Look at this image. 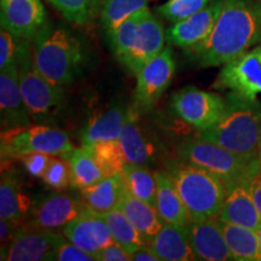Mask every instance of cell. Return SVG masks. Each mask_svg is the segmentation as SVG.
<instances>
[{"mask_svg": "<svg viewBox=\"0 0 261 261\" xmlns=\"http://www.w3.org/2000/svg\"><path fill=\"white\" fill-rule=\"evenodd\" d=\"M261 44V2L223 0L213 29L201 44L187 48L189 60L202 68L220 67Z\"/></svg>", "mask_w": 261, "mask_h": 261, "instance_id": "obj_1", "label": "cell"}, {"mask_svg": "<svg viewBox=\"0 0 261 261\" xmlns=\"http://www.w3.org/2000/svg\"><path fill=\"white\" fill-rule=\"evenodd\" d=\"M35 67L51 83L68 86L81 75L86 62L83 42L65 24L47 21L33 38Z\"/></svg>", "mask_w": 261, "mask_h": 261, "instance_id": "obj_2", "label": "cell"}, {"mask_svg": "<svg viewBox=\"0 0 261 261\" xmlns=\"http://www.w3.org/2000/svg\"><path fill=\"white\" fill-rule=\"evenodd\" d=\"M224 114L213 126L198 130L197 138L240 154H259L261 102L230 91Z\"/></svg>", "mask_w": 261, "mask_h": 261, "instance_id": "obj_3", "label": "cell"}, {"mask_svg": "<svg viewBox=\"0 0 261 261\" xmlns=\"http://www.w3.org/2000/svg\"><path fill=\"white\" fill-rule=\"evenodd\" d=\"M166 172L172 178L191 220L218 218L227 195L226 184L213 173L184 160H169Z\"/></svg>", "mask_w": 261, "mask_h": 261, "instance_id": "obj_4", "label": "cell"}, {"mask_svg": "<svg viewBox=\"0 0 261 261\" xmlns=\"http://www.w3.org/2000/svg\"><path fill=\"white\" fill-rule=\"evenodd\" d=\"M179 159L219 177L227 190L248 185L261 171L259 154H240L202 139L185 140L177 146Z\"/></svg>", "mask_w": 261, "mask_h": 261, "instance_id": "obj_5", "label": "cell"}, {"mask_svg": "<svg viewBox=\"0 0 261 261\" xmlns=\"http://www.w3.org/2000/svg\"><path fill=\"white\" fill-rule=\"evenodd\" d=\"M16 62L21 92L32 119L38 123L54 122L65 106L64 87L51 83L35 67L32 40L24 39Z\"/></svg>", "mask_w": 261, "mask_h": 261, "instance_id": "obj_6", "label": "cell"}, {"mask_svg": "<svg viewBox=\"0 0 261 261\" xmlns=\"http://www.w3.org/2000/svg\"><path fill=\"white\" fill-rule=\"evenodd\" d=\"M74 149L75 146L70 143L67 133L46 125L5 130L2 133L0 142V156L3 165L32 152H45L65 158Z\"/></svg>", "mask_w": 261, "mask_h": 261, "instance_id": "obj_7", "label": "cell"}, {"mask_svg": "<svg viewBox=\"0 0 261 261\" xmlns=\"http://www.w3.org/2000/svg\"><path fill=\"white\" fill-rule=\"evenodd\" d=\"M225 107V98L194 86L184 87L172 96V109L175 115L198 130L213 126L224 114Z\"/></svg>", "mask_w": 261, "mask_h": 261, "instance_id": "obj_8", "label": "cell"}, {"mask_svg": "<svg viewBox=\"0 0 261 261\" xmlns=\"http://www.w3.org/2000/svg\"><path fill=\"white\" fill-rule=\"evenodd\" d=\"M175 73V61L169 46L151 61L148 62L137 74L135 102L139 112H149L168 86Z\"/></svg>", "mask_w": 261, "mask_h": 261, "instance_id": "obj_9", "label": "cell"}, {"mask_svg": "<svg viewBox=\"0 0 261 261\" xmlns=\"http://www.w3.org/2000/svg\"><path fill=\"white\" fill-rule=\"evenodd\" d=\"M215 90H227L247 98L261 93V45L223 65L217 80Z\"/></svg>", "mask_w": 261, "mask_h": 261, "instance_id": "obj_10", "label": "cell"}, {"mask_svg": "<svg viewBox=\"0 0 261 261\" xmlns=\"http://www.w3.org/2000/svg\"><path fill=\"white\" fill-rule=\"evenodd\" d=\"M64 234L23 224L8 244L2 247V260L41 261L50 260L55 248Z\"/></svg>", "mask_w": 261, "mask_h": 261, "instance_id": "obj_11", "label": "cell"}, {"mask_svg": "<svg viewBox=\"0 0 261 261\" xmlns=\"http://www.w3.org/2000/svg\"><path fill=\"white\" fill-rule=\"evenodd\" d=\"M0 119L3 132L24 128L33 120L21 92L17 62L0 68Z\"/></svg>", "mask_w": 261, "mask_h": 261, "instance_id": "obj_12", "label": "cell"}, {"mask_svg": "<svg viewBox=\"0 0 261 261\" xmlns=\"http://www.w3.org/2000/svg\"><path fill=\"white\" fill-rule=\"evenodd\" d=\"M47 21L40 0H0L2 28L16 37L33 40Z\"/></svg>", "mask_w": 261, "mask_h": 261, "instance_id": "obj_13", "label": "cell"}, {"mask_svg": "<svg viewBox=\"0 0 261 261\" xmlns=\"http://www.w3.org/2000/svg\"><path fill=\"white\" fill-rule=\"evenodd\" d=\"M184 227L196 260H233L224 238L220 220L218 218L190 220Z\"/></svg>", "mask_w": 261, "mask_h": 261, "instance_id": "obj_14", "label": "cell"}, {"mask_svg": "<svg viewBox=\"0 0 261 261\" xmlns=\"http://www.w3.org/2000/svg\"><path fill=\"white\" fill-rule=\"evenodd\" d=\"M221 8L223 0H212L205 8L191 15L190 17L177 23H172L166 31V40L169 45L184 50L201 44L213 29Z\"/></svg>", "mask_w": 261, "mask_h": 261, "instance_id": "obj_15", "label": "cell"}, {"mask_svg": "<svg viewBox=\"0 0 261 261\" xmlns=\"http://www.w3.org/2000/svg\"><path fill=\"white\" fill-rule=\"evenodd\" d=\"M62 233L93 257L100 249L114 242L109 226L102 215L89 208L65 225Z\"/></svg>", "mask_w": 261, "mask_h": 261, "instance_id": "obj_16", "label": "cell"}, {"mask_svg": "<svg viewBox=\"0 0 261 261\" xmlns=\"http://www.w3.org/2000/svg\"><path fill=\"white\" fill-rule=\"evenodd\" d=\"M85 210L86 205L83 201L75 200L67 194H54L33 207L24 224L46 230H58Z\"/></svg>", "mask_w": 261, "mask_h": 261, "instance_id": "obj_17", "label": "cell"}, {"mask_svg": "<svg viewBox=\"0 0 261 261\" xmlns=\"http://www.w3.org/2000/svg\"><path fill=\"white\" fill-rule=\"evenodd\" d=\"M166 31L158 16L151 11L142 19L137 38L123 65L130 73L137 75L144 65L155 58L165 48Z\"/></svg>", "mask_w": 261, "mask_h": 261, "instance_id": "obj_18", "label": "cell"}, {"mask_svg": "<svg viewBox=\"0 0 261 261\" xmlns=\"http://www.w3.org/2000/svg\"><path fill=\"white\" fill-rule=\"evenodd\" d=\"M14 172L3 171L0 180V218L23 225L34 207Z\"/></svg>", "mask_w": 261, "mask_h": 261, "instance_id": "obj_19", "label": "cell"}, {"mask_svg": "<svg viewBox=\"0 0 261 261\" xmlns=\"http://www.w3.org/2000/svg\"><path fill=\"white\" fill-rule=\"evenodd\" d=\"M117 208H120L125 213L146 244L152 242V240L165 224L154 205L140 200L128 190V188H126L123 192Z\"/></svg>", "mask_w": 261, "mask_h": 261, "instance_id": "obj_20", "label": "cell"}, {"mask_svg": "<svg viewBox=\"0 0 261 261\" xmlns=\"http://www.w3.org/2000/svg\"><path fill=\"white\" fill-rule=\"evenodd\" d=\"M218 219L252 230H256L260 226L261 215L246 184L227 190L224 207Z\"/></svg>", "mask_w": 261, "mask_h": 261, "instance_id": "obj_21", "label": "cell"}, {"mask_svg": "<svg viewBox=\"0 0 261 261\" xmlns=\"http://www.w3.org/2000/svg\"><path fill=\"white\" fill-rule=\"evenodd\" d=\"M119 142L122 146L127 161L145 166H149L154 161V142L150 140V137L139 125L136 110L129 109L127 112L126 121L122 127Z\"/></svg>", "mask_w": 261, "mask_h": 261, "instance_id": "obj_22", "label": "cell"}, {"mask_svg": "<svg viewBox=\"0 0 261 261\" xmlns=\"http://www.w3.org/2000/svg\"><path fill=\"white\" fill-rule=\"evenodd\" d=\"M156 178V211L165 223L185 226L190 221L187 207L175 188L172 178L166 171H155Z\"/></svg>", "mask_w": 261, "mask_h": 261, "instance_id": "obj_23", "label": "cell"}, {"mask_svg": "<svg viewBox=\"0 0 261 261\" xmlns=\"http://www.w3.org/2000/svg\"><path fill=\"white\" fill-rule=\"evenodd\" d=\"M126 108L122 104H115L93 117L81 129V144L91 145L98 142L119 140L127 116Z\"/></svg>", "mask_w": 261, "mask_h": 261, "instance_id": "obj_24", "label": "cell"}, {"mask_svg": "<svg viewBox=\"0 0 261 261\" xmlns=\"http://www.w3.org/2000/svg\"><path fill=\"white\" fill-rule=\"evenodd\" d=\"M149 246L160 261L196 260L184 226L165 223Z\"/></svg>", "mask_w": 261, "mask_h": 261, "instance_id": "obj_25", "label": "cell"}, {"mask_svg": "<svg viewBox=\"0 0 261 261\" xmlns=\"http://www.w3.org/2000/svg\"><path fill=\"white\" fill-rule=\"evenodd\" d=\"M127 188L122 172L109 175L89 188L81 189V201L86 208L106 213L117 208Z\"/></svg>", "mask_w": 261, "mask_h": 261, "instance_id": "obj_26", "label": "cell"}, {"mask_svg": "<svg viewBox=\"0 0 261 261\" xmlns=\"http://www.w3.org/2000/svg\"><path fill=\"white\" fill-rule=\"evenodd\" d=\"M220 225L233 260L261 261V249L256 230L221 220Z\"/></svg>", "mask_w": 261, "mask_h": 261, "instance_id": "obj_27", "label": "cell"}, {"mask_svg": "<svg viewBox=\"0 0 261 261\" xmlns=\"http://www.w3.org/2000/svg\"><path fill=\"white\" fill-rule=\"evenodd\" d=\"M64 159L69 163L70 185L75 189L81 190L89 188L106 178L93 155L86 146L75 148Z\"/></svg>", "mask_w": 261, "mask_h": 261, "instance_id": "obj_28", "label": "cell"}, {"mask_svg": "<svg viewBox=\"0 0 261 261\" xmlns=\"http://www.w3.org/2000/svg\"><path fill=\"white\" fill-rule=\"evenodd\" d=\"M149 11L150 9L146 6V8L135 12L129 17H127L121 24L117 25L112 34L108 37L114 56L122 64L125 63L127 57L129 56L130 50L135 45L140 22Z\"/></svg>", "mask_w": 261, "mask_h": 261, "instance_id": "obj_29", "label": "cell"}, {"mask_svg": "<svg viewBox=\"0 0 261 261\" xmlns=\"http://www.w3.org/2000/svg\"><path fill=\"white\" fill-rule=\"evenodd\" d=\"M122 174L125 177L128 190L140 200L156 205V178L155 172L150 171L148 166L126 161Z\"/></svg>", "mask_w": 261, "mask_h": 261, "instance_id": "obj_30", "label": "cell"}, {"mask_svg": "<svg viewBox=\"0 0 261 261\" xmlns=\"http://www.w3.org/2000/svg\"><path fill=\"white\" fill-rule=\"evenodd\" d=\"M100 215L109 226L114 242L120 244L128 254L139 246L146 244L137 228L120 208H114L106 213H100Z\"/></svg>", "mask_w": 261, "mask_h": 261, "instance_id": "obj_31", "label": "cell"}, {"mask_svg": "<svg viewBox=\"0 0 261 261\" xmlns=\"http://www.w3.org/2000/svg\"><path fill=\"white\" fill-rule=\"evenodd\" d=\"M146 6L148 0H102L99 19L107 38L127 17Z\"/></svg>", "mask_w": 261, "mask_h": 261, "instance_id": "obj_32", "label": "cell"}, {"mask_svg": "<svg viewBox=\"0 0 261 261\" xmlns=\"http://www.w3.org/2000/svg\"><path fill=\"white\" fill-rule=\"evenodd\" d=\"M68 22L90 24L99 16L102 0H46Z\"/></svg>", "mask_w": 261, "mask_h": 261, "instance_id": "obj_33", "label": "cell"}, {"mask_svg": "<svg viewBox=\"0 0 261 261\" xmlns=\"http://www.w3.org/2000/svg\"><path fill=\"white\" fill-rule=\"evenodd\" d=\"M90 150L94 160L104 173V177L122 172L126 163V156L119 140L98 142L91 145H84Z\"/></svg>", "mask_w": 261, "mask_h": 261, "instance_id": "obj_34", "label": "cell"}, {"mask_svg": "<svg viewBox=\"0 0 261 261\" xmlns=\"http://www.w3.org/2000/svg\"><path fill=\"white\" fill-rule=\"evenodd\" d=\"M211 2L212 0H168L156 8V14L171 23H177L205 8Z\"/></svg>", "mask_w": 261, "mask_h": 261, "instance_id": "obj_35", "label": "cell"}, {"mask_svg": "<svg viewBox=\"0 0 261 261\" xmlns=\"http://www.w3.org/2000/svg\"><path fill=\"white\" fill-rule=\"evenodd\" d=\"M44 181L46 182L48 187L56 189V190H62L70 185V168L69 163L64 160L54 158L52 156L48 167L45 172Z\"/></svg>", "mask_w": 261, "mask_h": 261, "instance_id": "obj_36", "label": "cell"}, {"mask_svg": "<svg viewBox=\"0 0 261 261\" xmlns=\"http://www.w3.org/2000/svg\"><path fill=\"white\" fill-rule=\"evenodd\" d=\"M52 261H96L94 257L91 254L86 253L85 250L81 249L70 242L67 237L63 236L61 238V241L55 248L54 253L50 257Z\"/></svg>", "mask_w": 261, "mask_h": 261, "instance_id": "obj_37", "label": "cell"}, {"mask_svg": "<svg viewBox=\"0 0 261 261\" xmlns=\"http://www.w3.org/2000/svg\"><path fill=\"white\" fill-rule=\"evenodd\" d=\"M24 39L2 28L0 32V68H4L11 62H16L19 48Z\"/></svg>", "mask_w": 261, "mask_h": 261, "instance_id": "obj_38", "label": "cell"}, {"mask_svg": "<svg viewBox=\"0 0 261 261\" xmlns=\"http://www.w3.org/2000/svg\"><path fill=\"white\" fill-rule=\"evenodd\" d=\"M52 156L50 154H45V152H32L22 156L21 161L23 163L25 171L33 177H44L45 172L48 167Z\"/></svg>", "mask_w": 261, "mask_h": 261, "instance_id": "obj_39", "label": "cell"}, {"mask_svg": "<svg viewBox=\"0 0 261 261\" xmlns=\"http://www.w3.org/2000/svg\"><path fill=\"white\" fill-rule=\"evenodd\" d=\"M94 259L96 261H129L130 256L120 244L112 242L100 249Z\"/></svg>", "mask_w": 261, "mask_h": 261, "instance_id": "obj_40", "label": "cell"}, {"mask_svg": "<svg viewBox=\"0 0 261 261\" xmlns=\"http://www.w3.org/2000/svg\"><path fill=\"white\" fill-rule=\"evenodd\" d=\"M22 225L16 223V221L3 219V218L0 219V240H2V247L8 244L12 240V237L15 236V233L17 232V230Z\"/></svg>", "mask_w": 261, "mask_h": 261, "instance_id": "obj_41", "label": "cell"}, {"mask_svg": "<svg viewBox=\"0 0 261 261\" xmlns=\"http://www.w3.org/2000/svg\"><path fill=\"white\" fill-rule=\"evenodd\" d=\"M130 260L132 261H160V259L156 256V254L152 252L149 244H143L136 248L132 253L129 254Z\"/></svg>", "mask_w": 261, "mask_h": 261, "instance_id": "obj_42", "label": "cell"}, {"mask_svg": "<svg viewBox=\"0 0 261 261\" xmlns=\"http://www.w3.org/2000/svg\"><path fill=\"white\" fill-rule=\"evenodd\" d=\"M248 190H249L252 198L255 203L257 211L261 215V171L254 177L252 180L248 182Z\"/></svg>", "mask_w": 261, "mask_h": 261, "instance_id": "obj_43", "label": "cell"}, {"mask_svg": "<svg viewBox=\"0 0 261 261\" xmlns=\"http://www.w3.org/2000/svg\"><path fill=\"white\" fill-rule=\"evenodd\" d=\"M256 233H257V238H259V243H260V249H261V224H260V226L256 228Z\"/></svg>", "mask_w": 261, "mask_h": 261, "instance_id": "obj_44", "label": "cell"}, {"mask_svg": "<svg viewBox=\"0 0 261 261\" xmlns=\"http://www.w3.org/2000/svg\"><path fill=\"white\" fill-rule=\"evenodd\" d=\"M259 155H260V158H261V140H260V145H259Z\"/></svg>", "mask_w": 261, "mask_h": 261, "instance_id": "obj_45", "label": "cell"}, {"mask_svg": "<svg viewBox=\"0 0 261 261\" xmlns=\"http://www.w3.org/2000/svg\"><path fill=\"white\" fill-rule=\"evenodd\" d=\"M257 2H261V0H257Z\"/></svg>", "mask_w": 261, "mask_h": 261, "instance_id": "obj_46", "label": "cell"}]
</instances>
